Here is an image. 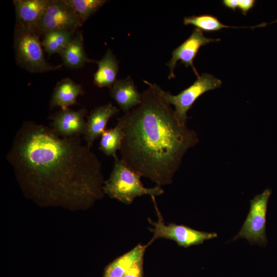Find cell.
I'll list each match as a JSON object with an SVG mask.
<instances>
[{
	"label": "cell",
	"mask_w": 277,
	"mask_h": 277,
	"mask_svg": "<svg viewBox=\"0 0 277 277\" xmlns=\"http://www.w3.org/2000/svg\"><path fill=\"white\" fill-rule=\"evenodd\" d=\"M222 81L214 76L207 73L200 75L189 87L176 95L163 91V93L174 111L180 122L186 125L188 119L187 112L197 99L205 92L220 87Z\"/></svg>",
	"instance_id": "cell-6"
},
{
	"label": "cell",
	"mask_w": 277,
	"mask_h": 277,
	"mask_svg": "<svg viewBox=\"0 0 277 277\" xmlns=\"http://www.w3.org/2000/svg\"><path fill=\"white\" fill-rule=\"evenodd\" d=\"M110 94L125 113L138 106L142 101V93L130 76L116 80L110 88Z\"/></svg>",
	"instance_id": "cell-13"
},
{
	"label": "cell",
	"mask_w": 277,
	"mask_h": 277,
	"mask_svg": "<svg viewBox=\"0 0 277 277\" xmlns=\"http://www.w3.org/2000/svg\"><path fill=\"white\" fill-rule=\"evenodd\" d=\"M84 93L81 85L66 77L56 84L52 95L50 106L52 108L60 107L61 109L68 108L69 106L76 104L77 96Z\"/></svg>",
	"instance_id": "cell-14"
},
{
	"label": "cell",
	"mask_w": 277,
	"mask_h": 277,
	"mask_svg": "<svg viewBox=\"0 0 277 277\" xmlns=\"http://www.w3.org/2000/svg\"><path fill=\"white\" fill-rule=\"evenodd\" d=\"M87 113L85 108L77 111L69 108L61 109L51 117L52 128L63 137L80 136L85 134L87 127L85 117Z\"/></svg>",
	"instance_id": "cell-10"
},
{
	"label": "cell",
	"mask_w": 277,
	"mask_h": 277,
	"mask_svg": "<svg viewBox=\"0 0 277 277\" xmlns=\"http://www.w3.org/2000/svg\"><path fill=\"white\" fill-rule=\"evenodd\" d=\"M7 158L37 196L90 203L103 195L101 163L80 136L63 137L52 128L24 122Z\"/></svg>",
	"instance_id": "cell-1"
},
{
	"label": "cell",
	"mask_w": 277,
	"mask_h": 277,
	"mask_svg": "<svg viewBox=\"0 0 277 277\" xmlns=\"http://www.w3.org/2000/svg\"><path fill=\"white\" fill-rule=\"evenodd\" d=\"M49 1H13L16 15L15 25L35 31Z\"/></svg>",
	"instance_id": "cell-12"
},
{
	"label": "cell",
	"mask_w": 277,
	"mask_h": 277,
	"mask_svg": "<svg viewBox=\"0 0 277 277\" xmlns=\"http://www.w3.org/2000/svg\"><path fill=\"white\" fill-rule=\"evenodd\" d=\"M184 24L194 26L196 28L205 32H212L226 28H239L224 25L217 17L209 14L185 17Z\"/></svg>",
	"instance_id": "cell-20"
},
{
	"label": "cell",
	"mask_w": 277,
	"mask_h": 277,
	"mask_svg": "<svg viewBox=\"0 0 277 277\" xmlns=\"http://www.w3.org/2000/svg\"><path fill=\"white\" fill-rule=\"evenodd\" d=\"M220 40V38L207 37L202 31L195 28L190 36L172 51V57L167 64L170 69L168 78L174 77V70L178 61H181L186 67L190 66L198 77L200 75L194 66L193 60L200 48L208 43Z\"/></svg>",
	"instance_id": "cell-9"
},
{
	"label": "cell",
	"mask_w": 277,
	"mask_h": 277,
	"mask_svg": "<svg viewBox=\"0 0 277 277\" xmlns=\"http://www.w3.org/2000/svg\"><path fill=\"white\" fill-rule=\"evenodd\" d=\"M124 135L117 124L114 128L106 129L101 136L100 150L108 156L116 158V151L120 149Z\"/></svg>",
	"instance_id": "cell-19"
},
{
	"label": "cell",
	"mask_w": 277,
	"mask_h": 277,
	"mask_svg": "<svg viewBox=\"0 0 277 277\" xmlns=\"http://www.w3.org/2000/svg\"><path fill=\"white\" fill-rule=\"evenodd\" d=\"M64 66L70 69H78L87 63H96L89 59L86 54L84 38L80 31L75 32L73 39L58 53Z\"/></svg>",
	"instance_id": "cell-15"
},
{
	"label": "cell",
	"mask_w": 277,
	"mask_h": 277,
	"mask_svg": "<svg viewBox=\"0 0 277 277\" xmlns=\"http://www.w3.org/2000/svg\"><path fill=\"white\" fill-rule=\"evenodd\" d=\"M143 260L136 263L123 277H142Z\"/></svg>",
	"instance_id": "cell-22"
},
{
	"label": "cell",
	"mask_w": 277,
	"mask_h": 277,
	"mask_svg": "<svg viewBox=\"0 0 277 277\" xmlns=\"http://www.w3.org/2000/svg\"><path fill=\"white\" fill-rule=\"evenodd\" d=\"M148 245L138 244L116 259L107 268L105 277H123L136 263L143 260L145 251Z\"/></svg>",
	"instance_id": "cell-17"
},
{
	"label": "cell",
	"mask_w": 277,
	"mask_h": 277,
	"mask_svg": "<svg viewBox=\"0 0 277 277\" xmlns=\"http://www.w3.org/2000/svg\"><path fill=\"white\" fill-rule=\"evenodd\" d=\"M96 63L98 68L94 74V84L100 88H110L117 80L118 71V63L115 56L108 49L103 58Z\"/></svg>",
	"instance_id": "cell-16"
},
{
	"label": "cell",
	"mask_w": 277,
	"mask_h": 277,
	"mask_svg": "<svg viewBox=\"0 0 277 277\" xmlns=\"http://www.w3.org/2000/svg\"><path fill=\"white\" fill-rule=\"evenodd\" d=\"M148 88L141 103L117 118L125 135L121 160L131 169L157 186L172 183L183 157L199 140L197 133L179 120L157 84Z\"/></svg>",
	"instance_id": "cell-2"
},
{
	"label": "cell",
	"mask_w": 277,
	"mask_h": 277,
	"mask_svg": "<svg viewBox=\"0 0 277 277\" xmlns=\"http://www.w3.org/2000/svg\"><path fill=\"white\" fill-rule=\"evenodd\" d=\"M40 35L35 30L15 25L14 49L17 64L31 73H43L61 69L46 60Z\"/></svg>",
	"instance_id": "cell-4"
},
{
	"label": "cell",
	"mask_w": 277,
	"mask_h": 277,
	"mask_svg": "<svg viewBox=\"0 0 277 277\" xmlns=\"http://www.w3.org/2000/svg\"><path fill=\"white\" fill-rule=\"evenodd\" d=\"M222 4L226 8L235 11L238 9V0H223Z\"/></svg>",
	"instance_id": "cell-24"
},
{
	"label": "cell",
	"mask_w": 277,
	"mask_h": 277,
	"mask_svg": "<svg viewBox=\"0 0 277 277\" xmlns=\"http://www.w3.org/2000/svg\"><path fill=\"white\" fill-rule=\"evenodd\" d=\"M141 176L117 157L114 159L109 178L104 182L103 192L110 197L128 205L131 204L137 196L146 194L155 196L164 193L160 186L152 188L144 187L140 180Z\"/></svg>",
	"instance_id": "cell-3"
},
{
	"label": "cell",
	"mask_w": 277,
	"mask_h": 277,
	"mask_svg": "<svg viewBox=\"0 0 277 277\" xmlns=\"http://www.w3.org/2000/svg\"><path fill=\"white\" fill-rule=\"evenodd\" d=\"M255 2L254 0H238V8L243 15H246L247 12L254 6Z\"/></svg>",
	"instance_id": "cell-23"
},
{
	"label": "cell",
	"mask_w": 277,
	"mask_h": 277,
	"mask_svg": "<svg viewBox=\"0 0 277 277\" xmlns=\"http://www.w3.org/2000/svg\"><path fill=\"white\" fill-rule=\"evenodd\" d=\"M83 24L66 0H50L35 31L40 35L52 30L76 32Z\"/></svg>",
	"instance_id": "cell-8"
},
{
	"label": "cell",
	"mask_w": 277,
	"mask_h": 277,
	"mask_svg": "<svg viewBox=\"0 0 277 277\" xmlns=\"http://www.w3.org/2000/svg\"><path fill=\"white\" fill-rule=\"evenodd\" d=\"M119 112L111 103L100 106L92 110L87 117V127L85 133L86 145L90 148L94 141L106 130L108 120Z\"/></svg>",
	"instance_id": "cell-11"
},
{
	"label": "cell",
	"mask_w": 277,
	"mask_h": 277,
	"mask_svg": "<svg viewBox=\"0 0 277 277\" xmlns=\"http://www.w3.org/2000/svg\"><path fill=\"white\" fill-rule=\"evenodd\" d=\"M158 220L154 222L148 219L149 222L153 226L150 230L153 233L148 245L158 238H164L175 241L179 246L187 248L193 245L202 244L204 241L215 238V232L199 231L184 225L165 224L163 217L155 203Z\"/></svg>",
	"instance_id": "cell-7"
},
{
	"label": "cell",
	"mask_w": 277,
	"mask_h": 277,
	"mask_svg": "<svg viewBox=\"0 0 277 277\" xmlns=\"http://www.w3.org/2000/svg\"><path fill=\"white\" fill-rule=\"evenodd\" d=\"M271 190L268 188L250 200V207L244 224L239 233L232 240L245 239L250 245L266 246V215Z\"/></svg>",
	"instance_id": "cell-5"
},
{
	"label": "cell",
	"mask_w": 277,
	"mask_h": 277,
	"mask_svg": "<svg viewBox=\"0 0 277 277\" xmlns=\"http://www.w3.org/2000/svg\"><path fill=\"white\" fill-rule=\"evenodd\" d=\"M84 23L104 4L106 0H66Z\"/></svg>",
	"instance_id": "cell-21"
},
{
	"label": "cell",
	"mask_w": 277,
	"mask_h": 277,
	"mask_svg": "<svg viewBox=\"0 0 277 277\" xmlns=\"http://www.w3.org/2000/svg\"><path fill=\"white\" fill-rule=\"evenodd\" d=\"M75 32L66 30L48 31L43 34L42 46L49 55L59 53L73 39Z\"/></svg>",
	"instance_id": "cell-18"
}]
</instances>
